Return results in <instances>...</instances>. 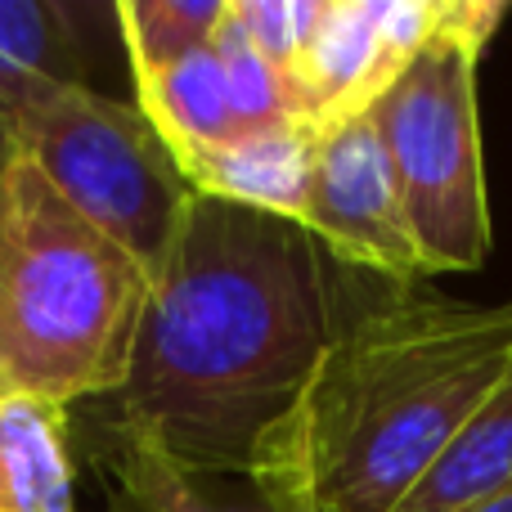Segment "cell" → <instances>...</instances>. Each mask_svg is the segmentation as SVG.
Masks as SVG:
<instances>
[{"label": "cell", "instance_id": "cell-16", "mask_svg": "<svg viewBox=\"0 0 512 512\" xmlns=\"http://www.w3.org/2000/svg\"><path fill=\"white\" fill-rule=\"evenodd\" d=\"M14 158H18V131H14V122L0 113V185H5V176H9V167H14Z\"/></svg>", "mask_w": 512, "mask_h": 512}, {"label": "cell", "instance_id": "cell-9", "mask_svg": "<svg viewBox=\"0 0 512 512\" xmlns=\"http://www.w3.org/2000/svg\"><path fill=\"white\" fill-rule=\"evenodd\" d=\"M315 144H319V126L288 117V122L248 131L239 140H230L225 149H212L203 158L185 162L180 171H185L194 194L225 198V203L297 221L301 207H306Z\"/></svg>", "mask_w": 512, "mask_h": 512}, {"label": "cell", "instance_id": "cell-8", "mask_svg": "<svg viewBox=\"0 0 512 512\" xmlns=\"http://www.w3.org/2000/svg\"><path fill=\"white\" fill-rule=\"evenodd\" d=\"M86 9L68 0H0V113L23 122L41 99L90 86Z\"/></svg>", "mask_w": 512, "mask_h": 512}, {"label": "cell", "instance_id": "cell-17", "mask_svg": "<svg viewBox=\"0 0 512 512\" xmlns=\"http://www.w3.org/2000/svg\"><path fill=\"white\" fill-rule=\"evenodd\" d=\"M472 512H512V490H504V495H495V499H486V504L472 508Z\"/></svg>", "mask_w": 512, "mask_h": 512}, {"label": "cell", "instance_id": "cell-4", "mask_svg": "<svg viewBox=\"0 0 512 512\" xmlns=\"http://www.w3.org/2000/svg\"><path fill=\"white\" fill-rule=\"evenodd\" d=\"M512 0H441V18L396 86L369 108L423 274L481 270L495 243L481 153L477 68Z\"/></svg>", "mask_w": 512, "mask_h": 512}, {"label": "cell", "instance_id": "cell-2", "mask_svg": "<svg viewBox=\"0 0 512 512\" xmlns=\"http://www.w3.org/2000/svg\"><path fill=\"white\" fill-rule=\"evenodd\" d=\"M508 373L512 301H355L301 396L319 512H396Z\"/></svg>", "mask_w": 512, "mask_h": 512}, {"label": "cell", "instance_id": "cell-6", "mask_svg": "<svg viewBox=\"0 0 512 512\" xmlns=\"http://www.w3.org/2000/svg\"><path fill=\"white\" fill-rule=\"evenodd\" d=\"M297 225L351 274L382 279L387 288L427 279L369 117H346L319 131Z\"/></svg>", "mask_w": 512, "mask_h": 512}, {"label": "cell", "instance_id": "cell-11", "mask_svg": "<svg viewBox=\"0 0 512 512\" xmlns=\"http://www.w3.org/2000/svg\"><path fill=\"white\" fill-rule=\"evenodd\" d=\"M72 409L0 391V512H77Z\"/></svg>", "mask_w": 512, "mask_h": 512}, {"label": "cell", "instance_id": "cell-13", "mask_svg": "<svg viewBox=\"0 0 512 512\" xmlns=\"http://www.w3.org/2000/svg\"><path fill=\"white\" fill-rule=\"evenodd\" d=\"M512 490V373L468 418L396 512H472Z\"/></svg>", "mask_w": 512, "mask_h": 512}, {"label": "cell", "instance_id": "cell-14", "mask_svg": "<svg viewBox=\"0 0 512 512\" xmlns=\"http://www.w3.org/2000/svg\"><path fill=\"white\" fill-rule=\"evenodd\" d=\"M230 0H117L113 27L126 45L131 77L167 68L216 41Z\"/></svg>", "mask_w": 512, "mask_h": 512}, {"label": "cell", "instance_id": "cell-5", "mask_svg": "<svg viewBox=\"0 0 512 512\" xmlns=\"http://www.w3.org/2000/svg\"><path fill=\"white\" fill-rule=\"evenodd\" d=\"M18 153L72 212L144 270L158 265L194 198L176 153L140 104L99 95L95 86H68L41 99L18 122Z\"/></svg>", "mask_w": 512, "mask_h": 512}, {"label": "cell", "instance_id": "cell-10", "mask_svg": "<svg viewBox=\"0 0 512 512\" xmlns=\"http://www.w3.org/2000/svg\"><path fill=\"white\" fill-rule=\"evenodd\" d=\"M104 477V512H279L252 477L180 468L140 441L90 432Z\"/></svg>", "mask_w": 512, "mask_h": 512}, {"label": "cell", "instance_id": "cell-1", "mask_svg": "<svg viewBox=\"0 0 512 512\" xmlns=\"http://www.w3.org/2000/svg\"><path fill=\"white\" fill-rule=\"evenodd\" d=\"M346 279L297 221L194 194L149 270L126 382L86 405L95 432L248 477L355 306Z\"/></svg>", "mask_w": 512, "mask_h": 512}, {"label": "cell", "instance_id": "cell-12", "mask_svg": "<svg viewBox=\"0 0 512 512\" xmlns=\"http://www.w3.org/2000/svg\"><path fill=\"white\" fill-rule=\"evenodd\" d=\"M135 104L153 122V131L167 140L180 167L239 140L230 72H225L216 41L149 72V77H135Z\"/></svg>", "mask_w": 512, "mask_h": 512}, {"label": "cell", "instance_id": "cell-3", "mask_svg": "<svg viewBox=\"0 0 512 512\" xmlns=\"http://www.w3.org/2000/svg\"><path fill=\"white\" fill-rule=\"evenodd\" d=\"M149 270L18 153L0 185V391L86 409L126 382Z\"/></svg>", "mask_w": 512, "mask_h": 512}, {"label": "cell", "instance_id": "cell-15", "mask_svg": "<svg viewBox=\"0 0 512 512\" xmlns=\"http://www.w3.org/2000/svg\"><path fill=\"white\" fill-rule=\"evenodd\" d=\"M230 18L252 50L288 81L324 18V0H230Z\"/></svg>", "mask_w": 512, "mask_h": 512}, {"label": "cell", "instance_id": "cell-7", "mask_svg": "<svg viewBox=\"0 0 512 512\" xmlns=\"http://www.w3.org/2000/svg\"><path fill=\"white\" fill-rule=\"evenodd\" d=\"M441 18V0H324L315 36L288 77L301 122L364 117L414 63Z\"/></svg>", "mask_w": 512, "mask_h": 512}]
</instances>
